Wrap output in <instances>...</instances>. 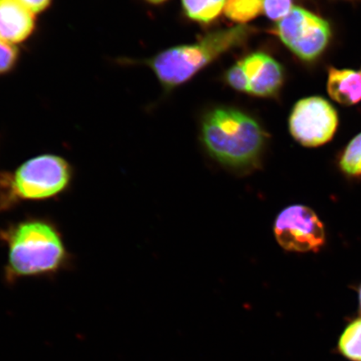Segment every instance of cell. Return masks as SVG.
I'll use <instances>...</instances> for the list:
<instances>
[{
  "instance_id": "obj_5",
  "label": "cell",
  "mask_w": 361,
  "mask_h": 361,
  "mask_svg": "<svg viewBox=\"0 0 361 361\" xmlns=\"http://www.w3.org/2000/svg\"><path fill=\"white\" fill-rule=\"evenodd\" d=\"M275 33L293 54L304 61H313L320 56L331 36L326 20L300 7H293L279 20Z\"/></svg>"
},
{
  "instance_id": "obj_16",
  "label": "cell",
  "mask_w": 361,
  "mask_h": 361,
  "mask_svg": "<svg viewBox=\"0 0 361 361\" xmlns=\"http://www.w3.org/2000/svg\"><path fill=\"white\" fill-rule=\"evenodd\" d=\"M292 0H264L263 11L272 20H281L292 10Z\"/></svg>"
},
{
  "instance_id": "obj_9",
  "label": "cell",
  "mask_w": 361,
  "mask_h": 361,
  "mask_svg": "<svg viewBox=\"0 0 361 361\" xmlns=\"http://www.w3.org/2000/svg\"><path fill=\"white\" fill-rule=\"evenodd\" d=\"M35 13L17 0H0V39L12 44L26 42L35 32Z\"/></svg>"
},
{
  "instance_id": "obj_11",
  "label": "cell",
  "mask_w": 361,
  "mask_h": 361,
  "mask_svg": "<svg viewBox=\"0 0 361 361\" xmlns=\"http://www.w3.org/2000/svg\"><path fill=\"white\" fill-rule=\"evenodd\" d=\"M336 350L349 361H361V316L346 324L338 337Z\"/></svg>"
},
{
  "instance_id": "obj_14",
  "label": "cell",
  "mask_w": 361,
  "mask_h": 361,
  "mask_svg": "<svg viewBox=\"0 0 361 361\" xmlns=\"http://www.w3.org/2000/svg\"><path fill=\"white\" fill-rule=\"evenodd\" d=\"M340 166L347 175L352 177L361 176V133L352 139L343 152Z\"/></svg>"
},
{
  "instance_id": "obj_12",
  "label": "cell",
  "mask_w": 361,
  "mask_h": 361,
  "mask_svg": "<svg viewBox=\"0 0 361 361\" xmlns=\"http://www.w3.org/2000/svg\"><path fill=\"white\" fill-rule=\"evenodd\" d=\"M182 3L189 19L209 24L224 10L226 0H182Z\"/></svg>"
},
{
  "instance_id": "obj_7",
  "label": "cell",
  "mask_w": 361,
  "mask_h": 361,
  "mask_svg": "<svg viewBox=\"0 0 361 361\" xmlns=\"http://www.w3.org/2000/svg\"><path fill=\"white\" fill-rule=\"evenodd\" d=\"M338 126L337 112L322 97L303 99L296 103L290 117L293 137L306 147H317L331 141Z\"/></svg>"
},
{
  "instance_id": "obj_15",
  "label": "cell",
  "mask_w": 361,
  "mask_h": 361,
  "mask_svg": "<svg viewBox=\"0 0 361 361\" xmlns=\"http://www.w3.org/2000/svg\"><path fill=\"white\" fill-rule=\"evenodd\" d=\"M19 60V49L0 39V75L10 73L15 69Z\"/></svg>"
},
{
  "instance_id": "obj_19",
  "label": "cell",
  "mask_w": 361,
  "mask_h": 361,
  "mask_svg": "<svg viewBox=\"0 0 361 361\" xmlns=\"http://www.w3.org/2000/svg\"><path fill=\"white\" fill-rule=\"evenodd\" d=\"M146 1L152 4H160L166 1V0H146Z\"/></svg>"
},
{
  "instance_id": "obj_10",
  "label": "cell",
  "mask_w": 361,
  "mask_h": 361,
  "mask_svg": "<svg viewBox=\"0 0 361 361\" xmlns=\"http://www.w3.org/2000/svg\"><path fill=\"white\" fill-rule=\"evenodd\" d=\"M327 90L334 101L342 105H355L361 101V74L352 70L331 68Z\"/></svg>"
},
{
  "instance_id": "obj_17",
  "label": "cell",
  "mask_w": 361,
  "mask_h": 361,
  "mask_svg": "<svg viewBox=\"0 0 361 361\" xmlns=\"http://www.w3.org/2000/svg\"><path fill=\"white\" fill-rule=\"evenodd\" d=\"M226 80L230 87L238 90V92L248 93L250 84H248L247 76L241 61L237 63L228 71L226 74Z\"/></svg>"
},
{
  "instance_id": "obj_13",
  "label": "cell",
  "mask_w": 361,
  "mask_h": 361,
  "mask_svg": "<svg viewBox=\"0 0 361 361\" xmlns=\"http://www.w3.org/2000/svg\"><path fill=\"white\" fill-rule=\"evenodd\" d=\"M264 0H226L225 16L238 24L251 21L263 11Z\"/></svg>"
},
{
  "instance_id": "obj_1",
  "label": "cell",
  "mask_w": 361,
  "mask_h": 361,
  "mask_svg": "<svg viewBox=\"0 0 361 361\" xmlns=\"http://www.w3.org/2000/svg\"><path fill=\"white\" fill-rule=\"evenodd\" d=\"M202 140L209 154L228 168L254 169L265 143L263 129L251 116L233 108H219L206 115Z\"/></svg>"
},
{
  "instance_id": "obj_8",
  "label": "cell",
  "mask_w": 361,
  "mask_h": 361,
  "mask_svg": "<svg viewBox=\"0 0 361 361\" xmlns=\"http://www.w3.org/2000/svg\"><path fill=\"white\" fill-rule=\"evenodd\" d=\"M241 63L250 84L248 93L270 97L279 92L283 82V71L274 59L264 53H252Z\"/></svg>"
},
{
  "instance_id": "obj_18",
  "label": "cell",
  "mask_w": 361,
  "mask_h": 361,
  "mask_svg": "<svg viewBox=\"0 0 361 361\" xmlns=\"http://www.w3.org/2000/svg\"><path fill=\"white\" fill-rule=\"evenodd\" d=\"M34 13H42L51 7L53 0H17Z\"/></svg>"
},
{
  "instance_id": "obj_3",
  "label": "cell",
  "mask_w": 361,
  "mask_h": 361,
  "mask_svg": "<svg viewBox=\"0 0 361 361\" xmlns=\"http://www.w3.org/2000/svg\"><path fill=\"white\" fill-rule=\"evenodd\" d=\"M8 274L12 277L35 276L55 272L66 258L60 233L42 220L20 223L6 233Z\"/></svg>"
},
{
  "instance_id": "obj_6",
  "label": "cell",
  "mask_w": 361,
  "mask_h": 361,
  "mask_svg": "<svg viewBox=\"0 0 361 361\" xmlns=\"http://www.w3.org/2000/svg\"><path fill=\"white\" fill-rule=\"evenodd\" d=\"M274 235L279 245L290 252H317L326 243L323 223L304 205L288 207L279 214Z\"/></svg>"
},
{
  "instance_id": "obj_2",
  "label": "cell",
  "mask_w": 361,
  "mask_h": 361,
  "mask_svg": "<svg viewBox=\"0 0 361 361\" xmlns=\"http://www.w3.org/2000/svg\"><path fill=\"white\" fill-rule=\"evenodd\" d=\"M254 30L246 25L207 34L197 42L162 51L146 61L158 80L168 90L190 80L223 54L246 42Z\"/></svg>"
},
{
  "instance_id": "obj_4",
  "label": "cell",
  "mask_w": 361,
  "mask_h": 361,
  "mask_svg": "<svg viewBox=\"0 0 361 361\" xmlns=\"http://www.w3.org/2000/svg\"><path fill=\"white\" fill-rule=\"evenodd\" d=\"M71 178V166L65 159L42 155L25 161L16 170L11 188L20 200H45L64 190Z\"/></svg>"
},
{
  "instance_id": "obj_20",
  "label": "cell",
  "mask_w": 361,
  "mask_h": 361,
  "mask_svg": "<svg viewBox=\"0 0 361 361\" xmlns=\"http://www.w3.org/2000/svg\"><path fill=\"white\" fill-rule=\"evenodd\" d=\"M359 309H360V313L361 314V286L360 287V290H359Z\"/></svg>"
}]
</instances>
